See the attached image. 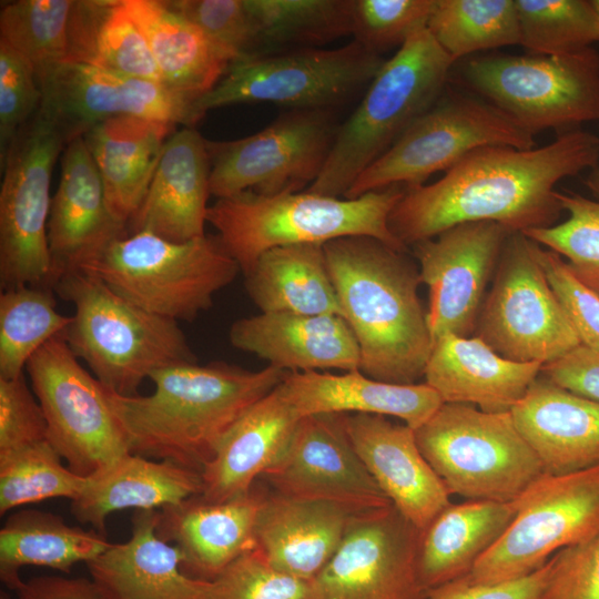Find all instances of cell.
<instances>
[{
	"mask_svg": "<svg viewBox=\"0 0 599 599\" xmlns=\"http://www.w3.org/2000/svg\"><path fill=\"white\" fill-rule=\"evenodd\" d=\"M599 165V138L575 129L531 149L479 148L432 184L405 187L388 226L406 247L464 223L493 222L510 232L557 224L556 185Z\"/></svg>",
	"mask_w": 599,
	"mask_h": 599,
	"instance_id": "1",
	"label": "cell"
},
{
	"mask_svg": "<svg viewBox=\"0 0 599 599\" xmlns=\"http://www.w3.org/2000/svg\"><path fill=\"white\" fill-rule=\"evenodd\" d=\"M285 374L271 365L253 372L223 362L177 364L151 375L150 395L104 389L131 454L201 473L233 424Z\"/></svg>",
	"mask_w": 599,
	"mask_h": 599,
	"instance_id": "2",
	"label": "cell"
},
{
	"mask_svg": "<svg viewBox=\"0 0 599 599\" xmlns=\"http://www.w3.org/2000/svg\"><path fill=\"white\" fill-rule=\"evenodd\" d=\"M324 252L343 318L358 344L359 372L417 384L433 347L418 265L406 252L364 235L327 242Z\"/></svg>",
	"mask_w": 599,
	"mask_h": 599,
	"instance_id": "3",
	"label": "cell"
},
{
	"mask_svg": "<svg viewBox=\"0 0 599 599\" xmlns=\"http://www.w3.org/2000/svg\"><path fill=\"white\" fill-rule=\"evenodd\" d=\"M404 192L405 186L393 185L346 199L309 191L274 195L245 191L217 199L207 209L206 222L215 227L244 275L273 247L325 244L346 236H370L406 252L388 226Z\"/></svg>",
	"mask_w": 599,
	"mask_h": 599,
	"instance_id": "4",
	"label": "cell"
},
{
	"mask_svg": "<svg viewBox=\"0 0 599 599\" xmlns=\"http://www.w3.org/2000/svg\"><path fill=\"white\" fill-rule=\"evenodd\" d=\"M456 62L427 28L413 34L373 78L342 123L319 176L307 191L341 197L355 180L441 97Z\"/></svg>",
	"mask_w": 599,
	"mask_h": 599,
	"instance_id": "5",
	"label": "cell"
},
{
	"mask_svg": "<svg viewBox=\"0 0 599 599\" xmlns=\"http://www.w3.org/2000/svg\"><path fill=\"white\" fill-rule=\"evenodd\" d=\"M54 290L74 306L64 341L106 390L133 396L154 372L197 363L176 321L142 309L95 276L71 271Z\"/></svg>",
	"mask_w": 599,
	"mask_h": 599,
	"instance_id": "6",
	"label": "cell"
},
{
	"mask_svg": "<svg viewBox=\"0 0 599 599\" xmlns=\"http://www.w3.org/2000/svg\"><path fill=\"white\" fill-rule=\"evenodd\" d=\"M79 270L144 311L191 322L241 267L219 235L176 243L139 232L114 240Z\"/></svg>",
	"mask_w": 599,
	"mask_h": 599,
	"instance_id": "7",
	"label": "cell"
},
{
	"mask_svg": "<svg viewBox=\"0 0 599 599\" xmlns=\"http://www.w3.org/2000/svg\"><path fill=\"white\" fill-rule=\"evenodd\" d=\"M414 430L423 456L451 495L512 502L546 473L511 413L443 403Z\"/></svg>",
	"mask_w": 599,
	"mask_h": 599,
	"instance_id": "8",
	"label": "cell"
},
{
	"mask_svg": "<svg viewBox=\"0 0 599 599\" xmlns=\"http://www.w3.org/2000/svg\"><path fill=\"white\" fill-rule=\"evenodd\" d=\"M467 92L489 102L532 133L562 132L599 121V53L491 52L468 58L458 75Z\"/></svg>",
	"mask_w": 599,
	"mask_h": 599,
	"instance_id": "9",
	"label": "cell"
},
{
	"mask_svg": "<svg viewBox=\"0 0 599 599\" xmlns=\"http://www.w3.org/2000/svg\"><path fill=\"white\" fill-rule=\"evenodd\" d=\"M385 59L355 40L336 49L301 48L244 57L199 98L207 111L241 103H272L290 110H334L367 88Z\"/></svg>",
	"mask_w": 599,
	"mask_h": 599,
	"instance_id": "10",
	"label": "cell"
},
{
	"mask_svg": "<svg viewBox=\"0 0 599 599\" xmlns=\"http://www.w3.org/2000/svg\"><path fill=\"white\" fill-rule=\"evenodd\" d=\"M534 136L484 99L446 88L435 104L355 180L344 197L393 185H420L479 148L531 149L536 146Z\"/></svg>",
	"mask_w": 599,
	"mask_h": 599,
	"instance_id": "11",
	"label": "cell"
},
{
	"mask_svg": "<svg viewBox=\"0 0 599 599\" xmlns=\"http://www.w3.org/2000/svg\"><path fill=\"white\" fill-rule=\"evenodd\" d=\"M67 140L40 108L20 130L1 162L0 287L53 288L48 245L50 182Z\"/></svg>",
	"mask_w": 599,
	"mask_h": 599,
	"instance_id": "12",
	"label": "cell"
},
{
	"mask_svg": "<svg viewBox=\"0 0 599 599\" xmlns=\"http://www.w3.org/2000/svg\"><path fill=\"white\" fill-rule=\"evenodd\" d=\"M516 514L469 573L499 583L540 569L560 549L599 534V465L565 475L545 473L514 501Z\"/></svg>",
	"mask_w": 599,
	"mask_h": 599,
	"instance_id": "13",
	"label": "cell"
},
{
	"mask_svg": "<svg viewBox=\"0 0 599 599\" xmlns=\"http://www.w3.org/2000/svg\"><path fill=\"white\" fill-rule=\"evenodd\" d=\"M475 336L516 363L556 361L581 342L535 254V242L511 232L481 305Z\"/></svg>",
	"mask_w": 599,
	"mask_h": 599,
	"instance_id": "14",
	"label": "cell"
},
{
	"mask_svg": "<svg viewBox=\"0 0 599 599\" xmlns=\"http://www.w3.org/2000/svg\"><path fill=\"white\" fill-rule=\"evenodd\" d=\"M26 370L44 413L48 441L73 473L89 478L131 454L104 387L63 336L43 345Z\"/></svg>",
	"mask_w": 599,
	"mask_h": 599,
	"instance_id": "15",
	"label": "cell"
},
{
	"mask_svg": "<svg viewBox=\"0 0 599 599\" xmlns=\"http://www.w3.org/2000/svg\"><path fill=\"white\" fill-rule=\"evenodd\" d=\"M338 126L334 110H290L252 135L206 140L211 195L300 192L319 176Z\"/></svg>",
	"mask_w": 599,
	"mask_h": 599,
	"instance_id": "16",
	"label": "cell"
},
{
	"mask_svg": "<svg viewBox=\"0 0 599 599\" xmlns=\"http://www.w3.org/2000/svg\"><path fill=\"white\" fill-rule=\"evenodd\" d=\"M420 532L393 505L354 514L312 580L315 599H427L417 569Z\"/></svg>",
	"mask_w": 599,
	"mask_h": 599,
	"instance_id": "17",
	"label": "cell"
},
{
	"mask_svg": "<svg viewBox=\"0 0 599 599\" xmlns=\"http://www.w3.org/2000/svg\"><path fill=\"white\" fill-rule=\"evenodd\" d=\"M511 232L493 222L464 223L412 245L427 285V323L433 342L475 334L486 287Z\"/></svg>",
	"mask_w": 599,
	"mask_h": 599,
	"instance_id": "18",
	"label": "cell"
},
{
	"mask_svg": "<svg viewBox=\"0 0 599 599\" xmlns=\"http://www.w3.org/2000/svg\"><path fill=\"white\" fill-rule=\"evenodd\" d=\"M40 108L67 143L110 118L132 115L194 126V102L163 84L78 62L54 65L38 78Z\"/></svg>",
	"mask_w": 599,
	"mask_h": 599,
	"instance_id": "19",
	"label": "cell"
},
{
	"mask_svg": "<svg viewBox=\"0 0 599 599\" xmlns=\"http://www.w3.org/2000/svg\"><path fill=\"white\" fill-rule=\"evenodd\" d=\"M262 477L282 496L355 514L392 505L357 455L343 414L302 417L286 451Z\"/></svg>",
	"mask_w": 599,
	"mask_h": 599,
	"instance_id": "20",
	"label": "cell"
},
{
	"mask_svg": "<svg viewBox=\"0 0 599 599\" xmlns=\"http://www.w3.org/2000/svg\"><path fill=\"white\" fill-rule=\"evenodd\" d=\"M126 234V224L108 203L100 172L83 136L71 140L62 152L60 182L48 220L53 290L64 274L79 270Z\"/></svg>",
	"mask_w": 599,
	"mask_h": 599,
	"instance_id": "21",
	"label": "cell"
},
{
	"mask_svg": "<svg viewBox=\"0 0 599 599\" xmlns=\"http://www.w3.org/2000/svg\"><path fill=\"white\" fill-rule=\"evenodd\" d=\"M343 422L376 484L419 530L450 505L451 494L423 456L413 428L372 414H343Z\"/></svg>",
	"mask_w": 599,
	"mask_h": 599,
	"instance_id": "22",
	"label": "cell"
},
{
	"mask_svg": "<svg viewBox=\"0 0 599 599\" xmlns=\"http://www.w3.org/2000/svg\"><path fill=\"white\" fill-rule=\"evenodd\" d=\"M266 493L255 483L247 493L224 501L190 497L160 509L155 532L179 549L185 576L212 581L255 547L256 517Z\"/></svg>",
	"mask_w": 599,
	"mask_h": 599,
	"instance_id": "23",
	"label": "cell"
},
{
	"mask_svg": "<svg viewBox=\"0 0 599 599\" xmlns=\"http://www.w3.org/2000/svg\"><path fill=\"white\" fill-rule=\"evenodd\" d=\"M206 140L183 126L166 140L146 194L126 224L128 234L149 232L183 243L205 235L210 192Z\"/></svg>",
	"mask_w": 599,
	"mask_h": 599,
	"instance_id": "24",
	"label": "cell"
},
{
	"mask_svg": "<svg viewBox=\"0 0 599 599\" xmlns=\"http://www.w3.org/2000/svg\"><path fill=\"white\" fill-rule=\"evenodd\" d=\"M231 344L284 372L359 370V348L339 315L260 313L233 323Z\"/></svg>",
	"mask_w": 599,
	"mask_h": 599,
	"instance_id": "25",
	"label": "cell"
},
{
	"mask_svg": "<svg viewBox=\"0 0 599 599\" xmlns=\"http://www.w3.org/2000/svg\"><path fill=\"white\" fill-rule=\"evenodd\" d=\"M510 413L547 474L565 475L599 465V402L540 374Z\"/></svg>",
	"mask_w": 599,
	"mask_h": 599,
	"instance_id": "26",
	"label": "cell"
},
{
	"mask_svg": "<svg viewBox=\"0 0 599 599\" xmlns=\"http://www.w3.org/2000/svg\"><path fill=\"white\" fill-rule=\"evenodd\" d=\"M541 367L540 363L508 361L475 335L448 334L433 342L424 378L443 403L469 404L486 413H510Z\"/></svg>",
	"mask_w": 599,
	"mask_h": 599,
	"instance_id": "27",
	"label": "cell"
},
{
	"mask_svg": "<svg viewBox=\"0 0 599 599\" xmlns=\"http://www.w3.org/2000/svg\"><path fill=\"white\" fill-rule=\"evenodd\" d=\"M354 514L332 502L266 493L256 517L255 548L276 570L313 580L336 552Z\"/></svg>",
	"mask_w": 599,
	"mask_h": 599,
	"instance_id": "28",
	"label": "cell"
},
{
	"mask_svg": "<svg viewBox=\"0 0 599 599\" xmlns=\"http://www.w3.org/2000/svg\"><path fill=\"white\" fill-rule=\"evenodd\" d=\"M158 510H136L131 538L87 562L104 599H200L207 581L181 570L179 549L158 537Z\"/></svg>",
	"mask_w": 599,
	"mask_h": 599,
	"instance_id": "29",
	"label": "cell"
},
{
	"mask_svg": "<svg viewBox=\"0 0 599 599\" xmlns=\"http://www.w3.org/2000/svg\"><path fill=\"white\" fill-rule=\"evenodd\" d=\"M280 394L301 417L316 414L394 416L413 429L422 426L443 400L426 383L410 385L376 380L359 370L286 372Z\"/></svg>",
	"mask_w": 599,
	"mask_h": 599,
	"instance_id": "30",
	"label": "cell"
},
{
	"mask_svg": "<svg viewBox=\"0 0 599 599\" xmlns=\"http://www.w3.org/2000/svg\"><path fill=\"white\" fill-rule=\"evenodd\" d=\"M301 418L277 387L252 405L203 467L201 496L219 502L247 493L282 458Z\"/></svg>",
	"mask_w": 599,
	"mask_h": 599,
	"instance_id": "31",
	"label": "cell"
},
{
	"mask_svg": "<svg viewBox=\"0 0 599 599\" xmlns=\"http://www.w3.org/2000/svg\"><path fill=\"white\" fill-rule=\"evenodd\" d=\"M176 124L122 115L94 124L82 136L100 172L108 203L128 224L142 203Z\"/></svg>",
	"mask_w": 599,
	"mask_h": 599,
	"instance_id": "32",
	"label": "cell"
},
{
	"mask_svg": "<svg viewBox=\"0 0 599 599\" xmlns=\"http://www.w3.org/2000/svg\"><path fill=\"white\" fill-rule=\"evenodd\" d=\"M203 491L202 475L171 460L128 454L103 471L87 478L71 500L74 518L104 535L106 517L128 508L155 510Z\"/></svg>",
	"mask_w": 599,
	"mask_h": 599,
	"instance_id": "33",
	"label": "cell"
},
{
	"mask_svg": "<svg viewBox=\"0 0 599 599\" xmlns=\"http://www.w3.org/2000/svg\"><path fill=\"white\" fill-rule=\"evenodd\" d=\"M515 514L514 501L468 500L444 508L420 532L417 569L424 588L429 590L469 575Z\"/></svg>",
	"mask_w": 599,
	"mask_h": 599,
	"instance_id": "34",
	"label": "cell"
},
{
	"mask_svg": "<svg viewBox=\"0 0 599 599\" xmlns=\"http://www.w3.org/2000/svg\"><path fill=\"white\" fill-rule=\"evenodd\" d=\"M124 3L149 42L166 89L195 102L221 80L231 61L197 27L164 1Z\"/></svg>",
	"mask_w": 599,
	"mask_h": 599,
	"instance_id": "35",
	"label": "cell"
},
{
	"mask_svg": "<svg viewBox=\"0 0 599 599\" xmlns=\"http://www.w3.org/2000/svg\"><path fill=\"white\" fill-rule=\"evenodd\" d=\"M245 287L262 313L339 315L324 244H295L264 252L245 274Z\"/></svg>",
	"mask_w": 599,
	"mask_h": 599,
	"instance_id": "36",
	"label": "cell"
},
{
	"mask_svg": "<svg viewBox=\"0 0 599 599\" xmlns=\"http://www.w3.org/2000/svg\"><path fill=\"white\" fill-rule=\"evenodd\" d=\"M97 530L69 526L62 517L38 509L11 514L0 530V578L6 587L17 590L22 583L19 570L38 566L70 572L110 547Z\"/></svg>",
	"mask_w": 599,
	"mask_h": 599,
	"instance_id": "37",
	"label": "cell"
},
{
	"mask_svg": "<svg viewBox=\"0 0 599 599\" xmlns=\"http://www.w3.org/2000/svg\"><path fill=\"white\" fill-rule=\"evenodd\" d=\"M69 62L162 84L149 42L124 0L75 1Z\"/></svg>",
	"mask_w": 599,
	"mask_h": 599,
	"instance_id": "38",
	"label": "cell"
},
{
	"mask_svg": "<svg viewBox=\"0 0 599 599\" xmlns=\"http://www.w3.org/2000/svg\"><path fill=\"white\" fill-rule=\"evenodd\" d=\"M256 52L318 48L352 35L351 0H244Z\"/></svg>",
	"mask_w": 599,
	"mask_h": 599,
	"instance_id": "39",
	"label": "cell"
},
{
	"mask_svg": "<svg viewBox=\"0 0 599 599\" xmlns=\"http://www.w3.org/2000/svg\"><path fill=\"white\" fill-rule=\"evenodd\" d=\"M426 28L455 62L520 42L515 0H435Z\"/></svg>",
	"mask_w": 599,
	"mask_h": 599,
	"instance_id": "40",
	"label": "cell"
},
{
	"mask_svg": "<svg viewBox=\"0 0 599 599\" xmlns=\"http://www.w3.org/2000/svg\"><path fill=\"white\" fill-rule=\"evenodd\" d=\"M53 288L22 285L0 294V377L23 375L29 359L72 322L57 311Z\"/></svg>",
	"mask_w": 599,
	"mask_h": 599,
	"instance_id": "41",
	"label": "cell"
},
{
	"mask_svg": "<svg viewBox=\"0 0 599 599\" xmlns=\"http://www.w3.org/2000/svg\"><path fill=\"white\" fill-rule=\"evenodd\" d=\"M74 6L73 0L6 3L0 12V41L27 60L39 78L69 62Z\"/></svg>",
	"mask_w": 599,
	"mask_h": 599,
	"instance_id": "42",
	"label": "cell"
},
{
	"mask_svg": "<svg viewBox=\"0 0 599 599\" xmlns=\"http://www.w3.org/2000/svg\"><path fill=\"white\" fill-rule=\"evenodd\" d=\"M85 481L62 464L48 440L0 450V515L49 498L72 500Z\"/></svg>",
	"mask_w": 599,
	"mask_h": 599,
	"instance_id": "43",
	"label": "cell"
},
{
	"mask_svg": "<svg viewBox=\"0 0 599 599\" xmlns=\"http://www.w3.org/2000/svg\"><path fill=\"white\" fill-rule=\"evenodd\" d=\"M520 42L528 54L578 52L599 42L592 0H515Z\"/></svg>",
	"mask_w": 599,
	"mask_h": 599,
	"instance_id": "44",
	"label": "cell"
},
{
	"mask_svg": "<svg viewBox=\"0 0 599 599\" xmlns=\"http://www.w3.org/2000/svg\"><path fill=\"white\" fill-rule=\"evenodd\" d=\"M556 196L568 217L522 234L559 254L576 278L599 296V200L570 191H557Z\"/></svg>",
	"mask_w": 599,
	"mask_h": 599,
	"instance_id": "45",
	"label": "cell"
},
{
	"mask_svg": "<svg viewBox=\"0 0 599 599\" xmlns=\"http://www.w3.org/2000/svg\"><path fill=\"white\" fill-rule=\"evenodd\" d=\"M435 0H351L352 35L382 55L427 27Z\"/></svg>",
	"mask_w": 599,
	"mask_h": 599,
	"instance_id": "46",
	"label": "cell"
},
{
	"mask_svg": "<svg viewBox=\"0 0 599 599\" xmlns=\"http://www.w3.org/2000/svg\"><path fill=\"white\" fill-rule=\"evenodd\" d=\"M200 599H315V595L312 580L276 570L254 547L207 581Z\"/></svg>",
	"mask_w": 599,
	"mask_h": 599,
	"instance_id": "47",
	"label": "cell"
},
{
	"mask_svg": "<svg viewBox=\"0 0 599 599\" xmlns=\"http://www.w3.org/2000/svg\"><path fill=\"white\" fill-rule=\"evenodd\" d=\"M197 27L232 62L256 52L255 30L244 0L164 1Z\"/></svg>",
	"mask_w": 599,
	"mask_h": 599,
	"instance_id": "48",
	"label": "cell"
},
{
	"mask_svg": "<svg viewBox=\"0 0 599 599\" xmlns=\"http://www.w3.org/2000/svg\"><path fill=\"white\" fill-rule=\"evenodd\" d=\"M41 100L33 68L0 41V163L20 130L40 109Z\"/></svg>",
	"mask_w": 599,
	"mask_h": 599,
	"instance_id": "49",
	"label": "cell"
},
{
	"mask_svg": "<svg viewBox=\"0 0 599 599\" xmlns=\"http://www.w3.org/2000/svg\"><path fill=\"white\" fill-rule=\"evenodd\" d=\"M535 254L581 345L599 351V296L576 278L559 254L536 242Z\"/></svg>",
	"mask_w": 599,
	"mask_h": 599,
	"instance_id": "50",
	"label": "cell"
},
{
	"mask_svg": "<svg viewBox=\"0 0 599 599\" xmlns=\"http://www.w3.org/2000/svg\"><path fill=\"white\" fill-rule=\"evenodd\" d=\"M538 599H599V534L549 559Z\"/></svg>",
	"mask_w": 599,
	"mask_h": 599,
	"instance_id": "51",
	"label": "cell"
},
{
	"mask_svg": "<svg viewBox=\"0 0 599 599\" xmlns=\"http://www.w3.org/2000/svg\"><path fill=\"white\" fill-rule=\"evenodd\" d=\"M24 375L0 377V450L48 440L43 409Z\"/></svg>",
	"mask_w": 599,
	"mask_h": 599,
	"instance_id": "52",
	"label": "cell"
},
{
	"mask_svg": "<svg viewBox=\"0 0 599 599\" xmlns=\"http://www.w3.org/2000/svg\"><path fill=\"white\" fill-rule=\"evenodd\" d=\"M549 571V560L535 572L499 583H476L469 575L427 592V599H538Z\"/></svg>",
	"mask_w": 599,
	"mask_h": 599,
	"instance_id": "53",
	"label": "cell"
},
{
	"mask_svg": "<svg viewBox=\"0 0 599 599\" xmlns=\"http://www.w3.org/2000/svg\"><path fill=\"white\" fill-rule=\"evenodd\" d=\"M540 374L567 390L599 402V351L579 345L542 365Z\"/></svg>",
	"mask_w": 599,
	"mask_h": 599,
	"instance_id": "54",
	"label": "cell"
},
{
	"mask_svg": "<svg viewBox=\"0 0 599 599\" xmlns=\"http://www.w3.org/2000/svg\"><path fill=\"white\" fill-rule=\"evenodd\" d=\"M17 599H104L91 579L40 576L16 590Z\"/></svg>",
	"mask_w": 599,
	"mask_h": 599,
	"instance_id": "55",
	"label": "cell"
},
{
	"mask_svg": "<svg viewBox=\"0 0 599 599\" xmlns=\"http://www.w3.org/2000/svg\"><path fill=\"white\" fill-rule=\"evenodd\" d=\"M585 183L592 194L599 200V165L590 170Z\"/></svg>",
	"mask_w": 599,
	"mask_h": 599,
	"instance_id": "56",
	"label": "cell"
},
{
	"mask_svg": "<svg viewBox=\"0 0 599 599\" xmlns=\"http://www.w3.org/2000/svg\"><path fill=\"white\" fill-rule=\"evenodd\" d=\"M0 599H12V598L8 592L1 591L0 592Z\"/></svg>",
	"mask_w": 599,
	"mask_h": 599,
	"instance_id": "57",
	"label": "cell"
},
{
	"mask_svg": "<svg viewBox=\"0 0 599 599\" xmlns=\"http://www.w3.org/2000/svg\"><path fill=\"white\" fill-rule=\"evenodd\" d=\"M592 3L595 6V8H596V11H597L598 16H599V0H592Z\"/></svg>",
	"mask_w": 599,
	"mask_h": 599,
	"instance_id": "58",
	"label": "cell"
}]
</instances>
